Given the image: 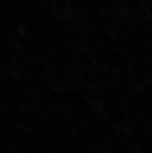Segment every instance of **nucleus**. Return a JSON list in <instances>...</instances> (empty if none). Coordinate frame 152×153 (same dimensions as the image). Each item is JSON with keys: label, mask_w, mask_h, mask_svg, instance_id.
Instances as JSON below:
<instances>
[]
</instances>
